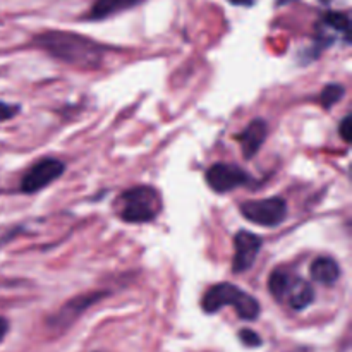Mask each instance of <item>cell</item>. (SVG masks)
Here are the masks:
<instances>
[{
	"mask_svg": "<svg viewBox=\"0 0 352 352\" xmlns=\"http://www.w3.org/2000/svg\"><path fill=\"white\" fill-rule=\"evenodd\" d=\"M34 45L57 60L78 69H98L107 48L91 38L71 31H45L34 36Z\"/></svg>",
	"mask_w": 352,
	"mask_h": 352,
	"instance_id": "obj_1",
	"label": "cell"
},
{
	"mask_svg": "<svg viewBox=\"0 0 352 352\" xmlns=\"http://www.w3.org/2000/svg\"><path fill=\"white\" fill-rule=\"evenodd\" d=\"M226 306H232L237 316L241 320H246V322H253L261 313L260 301L256 298L248 294L237 285L229 284V282H220V284L212 285L201 299L203 311L208 313V315L219 313Z\"/></svg>",
	"mask_w": 352,
	"mask_h": 352,
	"instance_id": "obj_2",
	"label": "cell"
},
{
	"mask_svg": "<svg viewBox=\"0 0 352 352\" xmlns=\"http://www.w3.org/2000/svg\"><path fill=\"white\" fill-rule=\"evenodd\" d=\"M116 210L119 219L127 223L153 222L162 212V196L151 186H136L116 199Z\"/></svg>",
	"mask_w": 352,
	"mask_h": 352,
	"instance_id": "obj_3",
	"label": "cell"
},
{
	"mask_svg": "<svg viewBox=\"0 0 352 352\" xmlns=\"http://www.w3.org/2000/svg\"><path fill=\"white\" fill-rule=\"evenodd\" d=\"M239 210L244 219L260 227H277L287 217V203L278 196L244 201L241 203Z\"/></svg>",
	"mask_w": 352,
	"mask_h": 352,
	"instance_id": "obj_4",
	"label": "cell"
},
{
	"mask_svg": "<svg viewBox=\"0 0 352 352\" xmlns=\"http://www.w3.org/2000/svg\"><path fill=\"white\" fill-rule=\"evenodd\" d=\"M64 162L57 160V158H41L24 174L23 181H21V191L26 192V195L41 191L48 184L57 181L64 174Z\"/></svg>",
	"mask_w": 352,
	"mask_h": 352,
	"instance_id": "obj_5",
	"label": "cell"
},
{
	"mask_svg": "<svg viewBox=\"0 0 352 352\" xmlns=\"http://www.w3.org/2000/svg\"><path fill=\"white\" fill-rule=\"evenodd\" d=\"M253 182L251 175L236 164H215L206 172V184L219 195L230 192L232 189Z\"/></svg>",
	"mask_w": 352,
	"mask_h": 352,
	"instance_id": "obj_6",
	"label": "cell"
},
{
	"mask_svg": "<svg viewBox=\"0 0 352 352\" xmlns=\"http://www.w3.org/2000/svg\"><path fill=\"white\" fill-rule=\"evenodd\" d=\"M261 246H263V239L260 236L250 230H239L234 237V250H236L232 261L234 274H244L250 270L260 254Z\"/></svg>",
	"mask_w": 352,
	"mask_h": 352,
	"instance_id": "obj_7",
	"label": "cell"
},
{
	"mask_svg": "<svg viewBox=\"0 0 352 352\" xmlns=\"http://www.w3.org/2000/svg\"><path fill=\"white\" fill-rule=\"evenodd\" d=\"M339 38L349 43V16L346 12H327L316 24V41L320 50L330 47Z\"/></svg>",
	"mask_w": 352,
	"mask_h": 352,
	"instance_id": "obj_8",
	"label": "cell"
},
{
	"mask_svg": "<svg viewBox=\"0 0 352 352\" xmlns=\"http://www.w3.org/2000/svg\"><path fill=\"white\" fill-rule=\"evenodd\" d=\"M268 136V124L263 119H254L251 120L250 126L243 131L241 134H237V141L241 143V150L246 160H251L254 155L260 151V148L263 146V143L267 141Z\"/></svg>",
	"mask_w": 352,
	"mask_h": 352,
	"instance_id": "obj_9",
	"label": "cell"
},
{
	"mask_svg": "<svg viewBox=\"0 0 352 352\" xmlns=\"http://www.w3.org/2000/svg\"><path fill=\"white\" fill-rule=\"evenodd\" d=\"M284 301L294 311H302V309L311 306V302L315 301V289H313V285L308 280L292 275L287 291H285Z\"/></svg>",
	"mask_w": 352,
	"mask_h": 352,
	"instance_id": "obj_10",
	"label": "cell"
},
{
	"mask_svg": "<svg viewBox=\"0 0 352 352\" xmlns=\"http://www.w3.org/2000/svg\"><path fill=\"white\" fill-rule=\"evenodd\" d=\"M144 0H95L89 12L86 14V19L89 21H102L107 17H112L116 14L129 10L133 7L140 6Z\"/></svg>",
	"mask_w": 352,
	"mask_h": 352,
	"instance_id": "obj_11",
	"label": "cell"
},
{
	"mask_svg": "<svg viewBox=\"0 0 352 352\" xmlns=\"http://www.w3.org/2000/svg\"><path fill=\"white\" fill-rule=\"evenodd\" d=\"M309 275L318 284L333 285L340 277V267L333 258L320 256L309 265Z\"/></svg>",
	"mask_w": 352,
	"mask_h": 352,
	"instance_id": "obj_12",
	"label": "cell"
},
{
	"mask_svg": "<svg viewBox=\"0 0 352 352\" xmlns=\"http://www.w3.org/2000/svg\"><path fill=\"white\" fill-rule=\"evenodd\" d=\"M291 278L292 275L285 270H275L274 274L268 277V291L272 292V296H274L277 301L284 302V296L285 291H287Z\"/></svg>",
	"mask_w": 352,
	"mask_h": 352,
	"instance_id": "obj_13",
	"label": "cell"
},
{
	"mask_svg": "<svg viewBox=\"0 0 352 352\" xmlns=\"http://www.w3.org/2000/svg\"><path fill=\"white\" fill-rule=\"evenodd\" d=\"M346 93V88L342 85H337V82H332V85H327L325 88L322 89V95H320V103H322L323 109H332L337 102H340Z\"/></svg>",
	"mask_w": 352,
	"mask_h": 352,
	"instance_id": "obj_14",
	"label": "cell"
},
{
	"mask_svg": "<svg viewBox=\"0 0 352 352\" xmlns=\"http://www.w3.org/2000/svg\"><path fill=\"white\" fill-rule=\"evenodd\" d=\"M239 340L244 344L246 347H260L261 344V337L258 336L256 332H253V330L250 329H243L239 332Z\"/></svg>",
	"mask_w": 352,
	"mask_h": 352,
	"instance_id": "obj_15",
	"label": "cell"
},
{
	"mask_svg": "<svg viewBox=\"0 0 352 352\" xmlns=\"http://www.w3.org/2000/svg\"><path fill=\"white\" fill-rule=\"evenodd\" d=\"M19 112H21L19 105H9V103L0 102V122L12 119V117H16Z\"/></svg>",
	"mask_w": 352,
	"mask_h": 352,
	"instance_id": "obj_16",
	"label": "cell"
},
{
	"mask_svg": "<svg viewBox=\"0 0 352 352\" xmlns=\"http://www.w3.org/2000/svg\"><path fill=\"white\" fill-rule=\"evenodd\" d=\"M351 127H352L351 116H346V117H344V119H342V122H340V127H339L340 136H342V140L346 141V143H349V141H351V136H352Z\"/></svg>",
	"mask_w": 352,
	"mask_h": 352,
	"instance_id": "obj_17",
	"label": "cell"
},
{
	"mask_svg": "<svg viewBox=\"0 0 352 352\" xmlns=\"http://www.w3.org/2000/svg\"><path fill=\"white\" fill-rule=\"evenodd\" d=\"M7 330H9V323H7L6 318L0 316V342H2L3 337L7 336Z\"/></svg>",
	"mask_w": 352,
	"mask_h": 352,
	"instance_id": "obj_18",
	"label": "cell"
},
{
	"mask_svg": "<svg viewBox=\"0 0 352 352\" xmlns=\"http://www.w3.org/2000/svg\"><path fill=\"white\" fill-rule=\"evenodd\" d=\"M232 6H243V7H251L258 2V0H229Z\"/></svg>",
	"mask_w": 352,
	"mask_h": 352,
	"instance_id": "obj_19",
	"label": "cell"
},
{
	"mask_svg": "<svg viewBox=\"0 0 352 352\" xmlns=\"http://www.w3.org/2000/svg\"><path fill=\"white\" fill-rule=\"evenodd\" d=\"M296 2V0H277V6H287V3Z\"/></svg>",
	"mask_w": 352,
	"mask_h": 352,
	"instance_id": "obj_20",
	"label": "cell"
},
{
	"mask_svg": "<svg viewBox=\"0 0 352 352\" xmlns=\"http://www.w3.org/2000/svg\"><path fill=\"white\" fill-rule=\"evenodd\" d=\"M292 352H309V351H306V349H298V351H292Z\"/></svg>",
	"mask_w": 352,
	"mask_h": 352,
	"instance_id": "obj_21",
	"label": "cell"
}]
</instances>
